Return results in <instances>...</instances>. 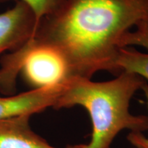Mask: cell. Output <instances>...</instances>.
<instances>
[{"mask_svg":"<svg viewBox=\"0 0 148 148\" xmlns=\"http://www.w3.org/2000/svg\"><path fill=\"white\" fill-rule=\"evenodd\" d=\"M115 66L119 74L121 72L134 73L148 80V53L135 49L121 48L116 56Z\"/></svg>","mask_w":148,"mask_h":148,"instance_id":"8992f818","label":"cell"},{"mask_svg":"<svg viewBox=\"0 0 148 148\" xmlns=\"http://www.w3.org/2000/svg\"><path fill=\"white\" fill-rule=\"evenodd\" d=\"M141 90L145 95L148 108V84L147 82L145 83ZM127 139L135 148H148V137H146L143 132H130L127 134Z\"/></svg>","mask_w":148,"mask_h":148,"instance_id":"ba28073f","label":"cell"},{"mask_svg":"<svg viewBox=\"0 0 148 148\" xmlns=\"http://www.w3.org/2000/svg\"><path fill=\"white\" fill-rule=\"evenodd\" d=\"M8 1L11 0H0V3ZM15 1H23L32 9L36 16V23L38 25V22L41 18L52 13L53 11L56 10L63 0H15Z\"/></svg>","mask_w":148,"mask_h":148,"instance_id":"52a82bcc","label":"cell"},{"mask_svg":"<svg viewBox=\"0 0 148 148\" xmlns=\"http://www.w3.org/2000/svg\"><path fill=\"white\" fill-rule=\"evenodd\" d=\"M64 84L32 89L17 95L0 97V120L29 115L53 107L64 89Z\"/></svg>","mask_w":148,"mask_h":148,"instance_id":"277c9868","label":"cell"},{"mask_svg":"<svg viewBox=\"0 0 148 148\" xmlns=\"http://www.w3.org/2000/svg\"><path fill=\"white\" fill-rule=\"evenodd\" d=\"M148 21V0H63L40 20L32 39L62 56L69 79L119 75L115 60L130 29Z\"/></svg>","mask_w":148,"mask_h":148,"instance_id":"6da1fadb","label":"cell"},{"mask_svg":"<svg viewBox=\"0 0 148 148\" xmlns=\"http://www.w3.org/2000/svg\"><path fill=\"white\" fill-rule=\"evenodd\" d=\"M37 26L36 16L23 1L0 13V54L19 49L34 36Z\"/></svg>","mask_w":148,"mask_h":148,"instance_id":"3957f363","label":"cell"},{"mask_svg":"<svg viewBox=\"0 0 148 148\" xmlns=\"http://www.w3.org/2000/svg\"><path fill=\"white\" fill-rule=\"evenodd\" d=\"M145 82L139 75L127 72H121L112 80L100 82L71 77L53 108L83 107L92 123L91 138L84 148H110L123 130L134 132L148 130V116L135 115L130 111L131 99Z\"/></svg>","mask_w":148,"mask_h":148,"instance_id":"7a4b0ae2","label":"cell"},{"mask_svg":"<svg viewBox=\"0 0 148 148\" xmlns=\"http://www.w3.org/2000/svg\"><path fill=\"white\" fill-rule=\"evenodd\" d=\"M29 115L0 120V148H60L51 145L37 134L29 125ZM85 144L62 148H84Z\"/></svg>","mask_w":148,"mask_h":148,"instance_id":"5b68a950","label":"cell"}]
</instances>
